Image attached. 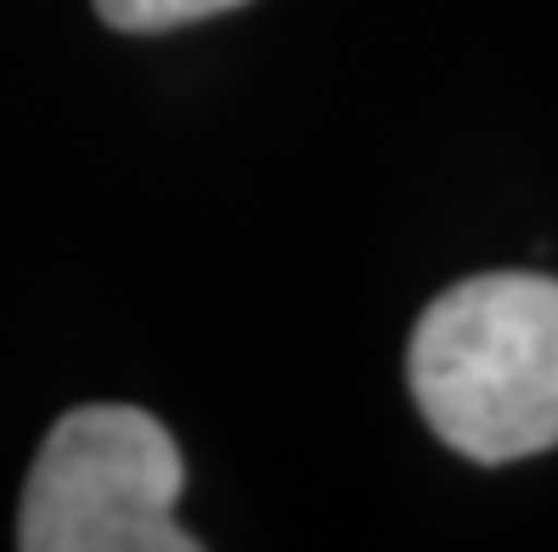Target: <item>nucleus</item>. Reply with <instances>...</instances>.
I'll list each match as a JSON object with an SVG mask.
<instances>
[{"mask_svg":"<svg viewBox=\"0 0 558 552\" xmlns=\"http://www.w3.org/2000/svg\"><path fill=\"white\" fill-rule=\"evenodd\" d=\"M412 401L469 463L558 445V277L490 271L446 287L407 349Z\"/></svg>","mask_w":558,"mask_h":552,"instance_id":"nucleus-1","label":"nucleus"},{"mask_svg":"<svg viewBox=\"0 0 558 552\" xmlns=\"http://www.w3.org/2000/svg\"><path fill=\"white\" fill-rule=\"evenodd\" d=\"M181 451L142 406H80L46 434L17 513L28 552H198L181 530Z\"/></svg>","mask_w":558,"mask_h":552,"instance_id":"nucleus-2","label":"nucleus"},{"mask_svg":"<svg viewBox=\"0 0 558 552\" xmlns=\"http://www.w3.org/2000/svg\"><path fill=\"white\" fill-rule=\"evenodd\" d=\"M90 7L119 35H163V28L204 23V17H220L232 7H248V0H90Z\"/></svg>","mask_w":558,"mask_h":552,"instance_id":"nucleus-3","label":"nucleus"}]
</instances>
